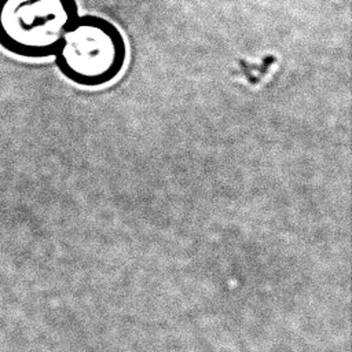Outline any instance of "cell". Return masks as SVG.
<instances>
[{
    "label": "cell",
    "mask_w": 352,
    "mask_h": 352,
    "mask_svg": "<svg viewBox=\"0 0 352 352\" xmlns=\"http://www.w3.org/2000/svg\"><path fill=\"white\" fill-rule=\"evenodd\" d=\"M59 73L82 88L104 87L124 72L128 45L122 30L96 14L78 15L55 55Z\"/></svg>",
    "instance_id": "cell-1"
},
{
    "label": "cell",
    "mask_w": 352,
    "mask_h": 352,
    "mask_svg": "<svg viewBox=\"0 0 352 352\" xmlns=\"http://www.w3.org/2000/svg\"><path fill=\"white\" fill-rule=\"evenodd\" d=\"M77 0H0V47L18 58H54L78 18Z\"/></svg>",
    "instance_id": "cell-2"
}]
</instances>
